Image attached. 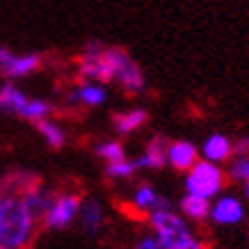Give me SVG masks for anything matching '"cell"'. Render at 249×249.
<instances>
[{
	"label": "cell",
	"mask_w": 249,
	"mask_h": 249,
	"mask_svg": "<svg viewBox=\"0 0 249 249\" xmlns=\"http://www.w3.org/2000/svg\"><path fill=\"white\" fill-rule=\"evenodd\" d=\"M103 53H106V46L101 44V41H87L83 48L80 60H96V57H101Z\"/></svg>",
	"instance_id": "23"
},
{
	"label": "cell",
	"mask_w": 249,
	"mask_h": 249,
	"mask_svg": "<svg viewBox=\"0 0 249 249\" xmlns=\"http://www.w3.org/2000/svg\"><path fill=\"white\" fill-rule=\"evenodd\" d=\"M130 206H133V211L140 213V215H149V213L158 211V208H165V206H172V204H169L153 185L140 183V185L133 190V195H130Z\"/></svg>",
	"instance_id": "8"
},
{
	"label": "cell",
	"mask_w": 249,
	"mask_h": 249,
	"mask_svg": "<svg viewBox=\"0 0 249 249\" xmlns=\"http://www.w3.org/2000/svg\"><path fill=\"white\" fill-rule=\"evenodd\" d=\"M25 103H28V96L14 83H5L0 87V112H9L18 117Z\"/></svg>",
	"instance_id": "17"
},
{
	"label": "cell",
	"mask_w": 249,
	"mask_h": 249,
	"mask_svg": "<svg viewBox=\"0 0 249 249\" xmlns=\"http://www.w3.org/2000/svg\"><path fill=\"white\" fill-rule=\"evenodd\" d=\"M53 110L55 107L51 101H44V98H28V103L23 106L18 117L32 121V124H37V121H41V119H48V117L53 114Z\"/></svg>",
	"instance_id": "20"
},
{
	"label": "cell",
	"mask_w": 249,
	"mask_h": 249,
	"mask_svg": "<svg viewBox=\"0 0 249 249\" xmlns=\"http://www.w3.org/2000/svg\"><path fill=\"white\" fill-rule=\"evenodd\" d=\"M242 195H245V199L249 201V181H247V183H242Z\"/></svg>",
	"instance_id": "25"
},
{
	"label": "cell",
	"mask_w": 249,
	"mask_h": 249,
	"mask_svg": "<svg viewBox=\"0 0 249 249\" xmlns=\"http://www.w3.org/2000/svg\"><path fill=\"white\" fill-rule=\"evenodd\" d=\"M133 249H162L160 247L158 238L153 233H146V235H140L135 240V245H133Z\"/></svg>",
	"instance_id": "24"
},
{
	"label": "cell",
	"mask_w": 249,
	"mask_h": 249,
	"mask_svg": "<svg viewBox=\"0 0 249 249\" xmlns=\"http://www.w3.org/2000/svg\"><path fill=\"white\" fill-rule=\"evenodd\" d=\"M199 160V149L188 140H174L167 146V165L176 172H188Z\"/></svg>",
	"instance_id": "11"
},
{
	"label": "cell",
	"mask_w": 249,
	"mask_h": 249,
	"mask_svg": "<svg viewBox=\"0 0 249 249\" xmlns=\"http://www.w3.org/2000/svg\"><path fill=\"white\" fill-rule=\"evenodd\" d=\"M146 222L162 249H208V245L192 231L188 219L178 215L172 206L149 213Z\"/></svg>",
	"instance_id": "2"
},
{
	"label": "cell",
	"mask_w": 249,
	"mask_h": 249,
	"mask_svg": "<svg viewBox=\"0 0 249 249\" xmlns=\"http://www.w3.org/2000/svg\"><path fill=\"white\" fill-rule=\"evenodd\" d=\"M39 219L28 211L18 192L0 195V247L28 249L37 233Z\"/></svg>",
	"instance_id": "1"
},
{
	"label": "cell",
	"mask_w": 249,
	"mask_h": 249,
	"mask_svg": "<svg viewBox=\"0 0 249 249\" xmlns=\"http://www.w3.org/2000/svg\"><path fill=\"white\" fill-rule=\"evenodd\" d=\"M199 153L204 156V160L215 162V165H227V160L233 156V140L227 137L224 133H213L204 140Z\"/></svg>",
	"instance_id": "10"
},
{
	"label": "cell",
	"mask_w": 249,
	"mask_h": 249,
	"mask_svg": "<svg viewBox=\"0 0 249 249\" xmlns=\"http://www.w3.org/2000/svg\"><path fill=\"white\" fill-rule=\"evenodd\" d=\"M227 181L231 183H247L249 181V153H233L227 160Z\"/></svg>",
	"instance_id": "19"
},
{
	"label": "cell",
	"mask_w": 249,
	"mask_h": 249,
	"mask_svg": "<svg viewBox=\"0 0 249 249\" xmlns=\"http://www.w3.org/2000/svg\"><path fill=\"white\" fill-rule=\"evenodd\" d=\"M114 80H117L121 89L126 91V94H130V96L142 94V91L146 89V80H144L142 69L137 67V62L133 60V57L114 71Z\"/></svg>",
	"instance_id": "12"
},
{
	"label": "cell",
	"mask_w": 249,
	"mask_h": 249,
	"mask_svg": "<svg viewBox=\"0 0 249 249\" xmlns=\"http://www.w3.org/2000/svg\"><path fill=\"white\" fill-rule=\"evenodd\" d=\"M41 67V55L39 53H23L16 55L9 48L0 46V73L9 80L28 78Z\"/></svg>",
	"instance_id": "5"
},
{
	"label": "cell",
	"mask_w": 249,
	"mask_h": 249,
	"mask_svg": "<svg viewBox=\"0 0 249 249\" xmlns=\"http://www.w3.org/2000/svg\"><path fill=\"white\" fill-rule=\"evenodd\" d=\"M227 172L222 165L208 162V160H196L195 165L185 172V192L195 196H204V199H215L222 195V190L227 185Z\"/></svg>",
	"instance_id": "3"
},
{
	"label": "cell",
	"mask_w": 249,
	"mask_h": 249,
	"mask_svg": "<svg viewBox=\"0 0 249 249\" xmlns=\"http://www.w3.org/2000/svg\"><path fill=\"white\" fill-rule=\"evenodd\" d=\"M78 222H80V227L87 235H98L103 224H106L103 204L98 199H85L83 206H80V213H78Z\"/></svg>",
	"instance_id": "14"
},
{
	"label": "cell",
	"mask_w": 249,
	"mask_h": 249,
	"mask_svg": "<svg viewBox=\"0 0 249 249\" xmlns=\"http://www.w3.org/2000/svg\"><path fill=\"white\" fill-rule=\"evenodd\" d=\"M18 195H21L23 204L28 206V211L41 222L44 215H46V211H48V206H51V201H53L55 192H51V190L46 188L44 183L37 178V181H32L28 188H23Z\"/></svg>",
	"instance_id": "7"
},
{
	"label": "cell",
	"mask_w": 249,
	"mask_h": 249,
	"mask_svg": "<svg viewBox=\"0 0 249 249\" xmlns=\"http://www.w3.org/2000/svg\"><path fill=\"white\" fill-rule=\"evenodd\" d=\"M137 172L135 160H117V162H106V176L110 181H128Z\"/></svg>",
	"instance_id": "21"
},
{
	"label": "cell",
	"mask_w": 249,
	"mask_h": 249,
	"mask_svg": "<svg viewBox=\"0 0 249 249\" xmlns=\"http://www.w3.org/2000/svg\"><path fill=\"white\" fill-rule=\"evenodd\" d=\"M39 130V135L44 137V142L51 146V149H62L64 146V142H67V133H64V128H62L57 121H53L51 117L48 119H41L35 124Z\"/></svg>",
	"instance_id": "18"
},
{
	"label": "cell",
	"mask_w": 249,
	"mask_h": 249,
	"mask_svg": "<svg viewBox=\"0 0 249 249\" xmlns=\"http://www.w3.org/2000/svg\"><path fill=\"white\" fill-rule=\"evenodd\" d=\"M107 98V91L101 83H91V80H80L76 89H71L69 94V103H76V106L85 107H98L103 106Z\"/></svg>",
	"instance_id": "13"
},
{
	"label": "cell",
	"mask_w": 249,
	"mask_h": 249,
	"mask_svg": "<svg viewBox=\"0 0 249 249\" xmlns=\"http://www.w3.org/2000/svg\"><path fill=\"white\" fill-rule=\"evenodd\" d=\"M80 206H83V196L69 190V192H60V195L53 196V201L48 206V211L44 215V227L53 229V231H60V229L71 227L78 219V213H80Z\"/></svg>",
	"instance_id": "4"
},
{
	"label": "cell",
	"mask_w": 249,
	"mask_h": 249,
	"mask_svg": "<svg viewBox=\"0 0 249 249\" xmlns=\"http://www.w3.org/2000/svg\"><path fill=\"white\" fill-rule=\"evenodd\" d=\"M149 121V112L142 107H133L126 112H117L112 117V126L119 135H133L135 130H140Z\"/></svg>",
	"instance_id": "15"
},
{
	"label": "cell",
	"mask_w": 249,
	"mask_h": 249,
	"mask_svg": "<svg viewBox=\"0 0 249 249\" xmlns=\"http://www.w3.org/2000/svg\"><path fill=\"white\" fill-rule=\"evenodd\" d=\"M247 217L245 201L235 195H217V199L211 204V222L217 227H235Z\"/></svg>",
	"instance_id": "6"
},
{
	"label": "cell",
	"mask_w": 249,
	"mask_h": 249,
	"mask_svg": "<svg viewBox=\"0 0 249 249\" xmlns=\"http://www.w3.org/2000/svg\"><path fill=\"white\" fill-rule=\"evenodd\" d=\"M178 208H181V215L188 222H196L199 224V222H206L211 217V199H204V196H195L185 192Z\"/></svg>",
	"instance_id": "16"
},
{
	"label": "cell",
	"mask_w": 249,
	"mask_h": 249,
	"mask_svg": "<svg viewBox=\"0 0 249 249\" xmlns=\"http://www.w3.org/2000/svg\"><path fill=\"white\" fill-rule=\"evenodd\" d=\"M0 249H7V247H0Z\"/></svg>",
	"instance_id": "26"
},
{
	"label": "cell",
	"mask_w": 249,
	"mask_h": 249,
	"mask_svg": "<svg viewBox=\"0 0 249 249\" xmlns=\"http://www.w3.org/2000/svg\"><path fill=\"white\" fill-rule=\"evenodd\" d=\"M167 146H169L167 137H162V135L151 137L146 142V146H144V151L135 158L137 172L140 169H162L167 165Z\"/></svg>",
	"instance_id": "9"
},
{
	"label": "cell",
	"mask_w": 249,
	"mask_h": 249,
	"mask_svg": "<svg viewBox=\"0 0 249 249\" xmlns=\"http://www.w3.org/2000/svg\"><path fill=\"white\" fill-rule=\"evenodd\" d=\"M94 153L101 160H106V162H117V160L126 158V149H124V144L119 140H103V142H98Z\"/></svg>",
	"instance_id": "22"
}]
</instances>
